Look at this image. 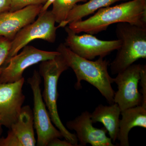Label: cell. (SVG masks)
I'll list each match as a JSON object with an SVG mask.
<instances>
[{"label":"cell","mask_w":146,"mask_h":146,"mask_svg":"<svg viewBox=\"0 0 146 146\" xmlns=\"http://www.w3.org/2000/svg\"><path fill=\"white\" fill-rule=\"evenodd\" d=\"M121 23L146 28V0H132L100 9L88 19L72 22L68 26L76 34L94 35L106 30L110 25Z\"/></svg>","instance_id":"6da1fadb"},{"label":"cell","mask_w":146,"mask_h":146,"mask_svg":"<svg viewBox=\"0 0 146 146\" xmlns=\"http://www.w3.org/2000/svg\"><path fill=\"white\" fill-rule=\"evenodd\" d=\"M57 51L60 53L68 67L72 68L75 74L76 89H81L82 81L87 82L100 91L108 104L114 103L115 92L112 86L114 82L108 70L109 61L102 57L95 61L84 58L62 43L58 46Z\"/></svg>","instance_id":"7a4b0ae2"},{"label":"cell","mask_w":146,"mask_h":146,"mask_svg":"<svg viewBox=\"0 0 146 146\" xmlns=\"http://www.w3.org/2000/svg\"><path fill=\"white\" fill-rule=\"evenodd\" d=\"M69 68L60 54L54 58L40 63L39 73L44 78V90L42 96L48 108L52 121L63 135V138L73 146H79L76 134L71 133L62 122L58 111V95L57 86L61 74Z\"/></svg>","instance_id":"3957f363"},{"label":"cell","mask_w":146,"mask_h":146,"mask_svg":"<svg viewBox=\"0 0 146 146\" xmlns=\"http://www.w3.org/2000/svg\"><path fill=\"white\" fill-rule=\"evenodd\" d=\"M117 24L116 34L121 44L116 57L109 65L113 75L123 71L139 59L146 58V28L127 23Z\"/></svg>","instance_id":"277c9868"},{"label":"cell","mask_w":146,"mask_h":146,"mask_svg":"<svg viewBox=\"0 0 146 146\" xmlns=\"http://www.w3.org/2000/svg\"><path fill=\"white\" fill-rule=\"evenodd\" d=\"M27 82L31 86L33 94V110L34 127L37 134L36 145L48 146L53 139L63 138L62 133L52 124L49 114L42 96L40 85L41 76L39 72L34 70Z\"/></svg>","instance_id":"5b68a950"},{"label":"cell","mask_w":146,"mask_h":146,"mask_svg":"<svg viewBox=\"0 0 146 146\" xmlns=\"http://www.w3.org/2000/svg\"><path fill=\"white\" fill-rule=\"evenodd\" d=\"M55 23L51 10L39 13L36 20L22 29L11 40L10 52L4 65L11 58L33 40L40 39L54 43L58 29L55 26Z\"/></svg>","instance_id":"8992f818"},{"label":"cell","mask_w":146,"mask_h":146,"mask_svg":"<svg viewBox=\"0 0 146 146\" xmlns=\"http://www.w3.org/2000/svg\"><path fill=\"white\" fill-rule=\"evenodd\" d=\"M65 28L67 36L64 44L76 54L88 60L98 56L104 58L121 46V41L118 39L106 41L88 33L78 35L68 26Z\"/></svg>","instance_id":"52a82bcc"},{"label":"cell","mask_w":146,"mask_h":146,"mask_svg":"<svg viewBox=\"0 0 146 146\" xmlns=\"http://www.w3.org/2000/svg\"><path fill=\"white\" fill-rule=\"evenodd\" d=\"M20 52L11 58L3 68L0 75V83H12L23 78V74L27 68L35 64L54 58L60 53L48 51L27 46Z\"/></svg>","instance_id":"ba28073f"},{"label":"cell","mask_w":146,"mask_h":146,"mask_svg":"<svg viewBox=\"0 0 146 146\" xmlns=\"http://www.w3.org/2000/svg\"><path fill=\"white\" fill-rule=\"evenodd\" d=\"M141 68V64L134 63L113 78L118 89L114 95V103L121 111L142 104V95L138 90Z\"/></svg>","instance_id":"9c48e42d"},{"label":"cell","mask_w":146,"mask_h":146,"mask_svg":"<svg viewBox=\"0 0 146 146\" xmlns=\"http://www.w3.org/2000/svg\"><path fill=\"white\" fill-rule=\"evenodd\" d=\"M24 83V77L12 83H0V123L9 129L17 121L25 99Z\"/></svg>","instance_id":"30bf717a"},{"label":"cell","mask_w":146,"mask_h":146,"mask_svg":"<svg viewBox=\"0 0 146 146\" xmlns=\"http://www.w3.org/2000/svg\"><path fill=\"white\" fill-rule=\"evenodd\" d=\"M93 123L91 113L85 111L74 119L67 122L66 126L70 130L76 131L80 146L89 144L92 146H115L111 138L106 135L105 128L95 127Z\"/></svg>","instance_id":"8fae6325"},{"label":"cell","mask_w":146,"mask_h":146,"mask_svg":"<svg viewBox=\"0 0 146 146\" xmlns=\"http://www.w3.org/2000/svg\"><path fill=\"white\" fill-rule=\"evenodd\" d=\"M32 110L28 105L23 106L17 121L11 126L5 138H0V146H35Z\"/></svg>","instance_id":"7c38bea8"},{"label":"cell","mask_w":146,"mask_h":146,"mask_svg":"<svg viewBox=\"0 0 146 146\" xmlns=\"http://www.w3.org/2000/svg\"><path fill=\"white\" fill-rule=\"evenodd\" d=\"M43 5H29L0 14V36L11 41L22 29L35 21Z\"/></svg>","instance_id":"4fadbf2b"},{"label":"cell","mask_w":146,"mask_h":146,"mask_svg":"<svg viewBox=\"0 0 146 146\" xmlns=\"http://www.w3.org/2000/svg\"><path fill=\"white\" fill-rule=\"evenodd\" d=\"M117 139L120 146H129V133L136 127L146 128V107L139 105L121 111Z\"/></svg>","instance_id":"5bb4252c"},{"label":"cell","mask_w":146,"mask_h":146,"mask_svg":"<svg viewBox=\"0 0 146 146\" xmlns=\"http://www.w3.org/2000/svg\"><path fill=\"white\" fill-rule=\"evenodd\" d=\"M121 111L118 105L114 103L109 106L98 105L91 113L93 123H102L113 143L117 139Z\"/></svg>","instance_id":"9a60e30c"},{"label":"cell","mask_w":146,"mask_h":146,"mask_svg":"<svg viewBox=\"0 0 146 146\" xmlns=\"http://www.w3.org/2000/svg\"><path fill=\"white\" fill-rule=\"evenodd\" d=\"M127 0H89L83 4H76L70 11L65 21L58 24V28H64L69 24L80 21L98 10L121 1Z\"/></svg>","instance_id":"2e32d148"},{"label":"cell","mask_w":146,"mask_h":146,"mask_svg":"<svg viewBox=\"0 0 146 146\" xmlns=\"http://www.w3.org/2000/svg\"><path fill=\"white\" fill-rule=\"evenodd\" d=\"M89 0H55L52 3L51 10L56 23L58 24L65 21L70 11L77 3L81 2H86Z\"/></svg>","instance_id":"e0dca14e"},{"label":"cell","mask_w":146,"mask_h":146,"mask_svg":"<svg viewBox=\"0 0 146 146\" xmlns=\"http://www.w3.org/2000/svg\"><path fill=\"white\" fill-rule=\"evenodd\" d=\"M11 41L0 36V75L9 54Z\"/></svg>","instance_id":"ac0fdd59"},{"label":"cell","mask_w":146,"mask_h":146,"mask_svg":"<svg viewBox=\"0 0 146 146\" xmlns=\"http://www.w3.org/2000/svg\"><path fill=\"white\" fill-rule=\"evenodd\" d=\"M47 0H12L10 11L21 9L29 5H43Z\"/></svg>","instance_id":"d6986e66"},{"label":"cell","mask_w":146,"mask_h":146,"mask_svg":"<svg viewBox=\"0 0 146 146\" xmlns=\"http://www.w3.org/2000/svg\"><path fill=\"white\" fill-rule=\"evenodd\" d=\"M141 86L142 102L141 105L146 107V66L141 65L140 72V79Z\"/></svg>","instance_id":"ffe728a7"},{"label":"cell","mask_w":146,"mask_h":146,"mask_svg":"<svg viewBox=\"0 0 146 146\" xmlns=\"http://www.w3.org/2000/svg\"><path fill=\"white\" fill-rule=\"evenodd\" d=\"M48 146H73L69 141H62L60 138H56L53 139L48 144Z\"/></svg>","instance_id":"44dd1931"},{"label":"cell","mask_w":146,"mask_h":146,"mask_svg":"<svg viewBox=\"0 0 146 146\" xmlns=\"http://www.w3.org/2000/svg\"><path fill=\"white\" fill-rule=\"evenodd\" d=\"M12 4V0H0V14L10 11Z\"/></svg>","instance_id":"7402d4cb"},{"label":"cell","mask_w":146,"mask_h":146,"mask_svg":"<svg viewBox=\"0 0 146 146\" xmlns=\"http://www.w3.org/2000/svg\"><path fill=\"white\" fill-rule=\"evenodd\" d=\"M55 0H47V1L42 6L40 13H43L46 11L48 10L50 6L52 5V3Z\"/></svg>","instance_id":"603a6c76"},{"label":"cell","mask_w":146,"mask_h":146,"mask_svg":"<svg viewBox=\"0 0 146 146\" xmlns=\"http://www.w3.org/2000/svg\"><path fill=\"white\" fill-rule=\"evenodd\" d=\"M2 125L1 123H0V138H1V134L2 132Z\"/></svg>","instance_id":"cb8c5ba5"}]
</instances>
